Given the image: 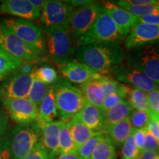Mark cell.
Instances as JSON below:
<instances>
[{
    "mask_svg": "<svg viewBox=\"0 0 159 159\" xmlns=\"http://www.w3.org/2000/svg\"><path fill=\"white\" fill-rule=\"evenodd\" d=\"M125 52L119 43H102L80 45L75 49L76 61L86 65L102 75H107L111 69L123 62Z\"/></svg>",
    "mask_w": 159,
    "mask_h": 159,
    "instance_id": "1",
    "label": "cell"
},
{
    "mask_svg": "<svg viewBox=\"0 0 159 159\" xmlns=\"http://www.w3.org/2000/svg\"><path fill=\"white\" fill-rule=\"evenodd\" d=\"M46 44V53L52 62L59 67L73 61L75 47L71 39L69 27H43Z\"/></svg>",
    "mask_w": 159,
    "mask_h": 159,
    "instance_id": "2",
    "label": "cell"
},
{
    "mask_svg": "<svg viewBox=\"0 0 159 159\" xmlns=\"http://www.w3.org/2000/svg\"><path fill=\"white\" fill-rule=\"evenodd\" d=\"M53 85L57 116L61 121H69L78 114L85 103V99L78 87L58 77Z\"/></svg>",
    "mask_w": 159,
    "mask_h": 159,
    "instance_id": "3",
    "label": "cell"
},
{
    "mask_svg": "<svg viewBox=\"0 0 159 159\" xmlns=\"http://www.w3.org/2000/svg\"><path fill=\"white\" fill-rule=\"evenodd\" d=\"M124 39L106 8L103 5L100 13L87 33L81 38L80 45L102 43H119Z\"/></svg>",
    "mask_w": 159,
    "mask_h": 159,
    "instance_id": "4",
    "label": "cell"
},
{
    "mask_svg": "<svg viewBox=\"0 0 159 159\" xmlns=\"http://www.w3.org/2000/svg\"><path fill=\"white\" fill-rule=\"evenodd\" d=\"M41 131L35 122L18 125L9 136L10 148L13 159H23L39 144Z\"/></svg>",
    "mask_w": 159,
    "mask_h": 159,
    "instance_id": "5",
    "label": "cell"
},
{
    "mask_svg": "<svg viewBox=\"0 0 159 159\" xmlns=\"http://www.w3.org/2000/svg\"><path fill=\"white\" fill-rule=\"evenodd\" d=\"M0 48L25 63L36 62L43 56L40 52L17 37L2 20H0Z\"/></svg>",
    "mask_w": 159,
    "mask_h": 159,
    "instance_id": "6",
    "label": "cell"
},
{
    "mask_svg": "<svg viewBox=\"0 0 159 159\" xmlns=\"http://www.w3.org/2000/svg\"><path fill=\"white\" fill-rule=\"evenodd\" d=\"M138 49L128 57L127 62L159 85V42Z\"/></svg>",
    "mask_w": 159,
    "mask_h": 159,
    "instance_id": "7",
    "label": "cell"
},
{
    "mask_svg": "<svg viewBox=\"0 0 159 159\" xmlns=\"http://www.w3.org/2000/svg\"><path fill=\"white\" fill-rule=\"evenodd\" d=\"M14 34L21 41L38 50L46 54V44L42 29L28 20L19 18H5L2 19Z\"/></svg>",
    "mask_w": 159,
    "mask_h": 159,
    "instance_id": "8",
    "label": "cell"
},
{
    "mask_svg": "<svg viewBox=\"0 0 159 159\" xmlns=\"http://www.w3.org/2000/svg\"><path fill=\"white\" fill-rule=\"evenodd\" d=\"M102 7V3L94 2L74 10L69 24L71 39L79 42L96 21Z\"/></svg>",
    "mask_w": 159,
    "mask_h": 159,
    "instance_id": "9",
    "label": "cell"
},
{
    "mask_svg": "<svg viewBox=\"0 0 159 159\" xmlns=\"http://www.w3.org/2000/svg\"><path fill=\"white\" fill-rule=\"evenodd\" d=\"M74 9L66 1L47 0L41 12L40 20L44 27H69Z\"/></svg>",
    "mask_w": 159,
    "mask_h": 159,
    "instance_id": "10",
    "label": "cell"
},
{
    "mask_svg": "<svg viewBox=\"0 0 159 159\" xmlns=\"http://www.w3.org/2000/svg\"><path fill=\"white\" fill-rule=\"evenodd\" d=\"M111 72L119 83H127L133 88L139 89L145 93L159 89V85L142 71L134 68L128 62H122L116 66L111 69Z\"/></svg>",
    "mask_w": 159,
    "mask_h": 159,
    "instance_id": "11",
    "label": "cell"
},
{
    "mask_svg": "<svg viewBox=\"0 0 159 159\" xmlns=\"http://www.w3.org/2000/svg\"><path fill=\"white\" fill-rule=\"evenodd\" d=\"M33 73L24 75L16 71L0 84V101L9 99H26L33 83Z\"/></svg>",
    "mask_w": 159,
    "mask_h": 159,
    "instance_id": "12",
    "label": "cell"
},
{
    "mask_svg": "<svg viewBox=\"0 0 159 159\" xmlns=\"http://www.w3.org/2000/svg\"><path fill=\"white\" fill-rule=\"evenodd\" d=\"M2 103L7 114L18 125L29 124L37 119L39 107L28 99H9Z\"/></svg>",
    "mask_w": 159,
    "mask_h": 159,
    "instance_id": "13",
    "label": "cell"
},
{
    "mask_svg": "<svg viewBox=\"0 0 159 159\" xmlns=\"http://www.w3.org/2000/svg\"><path fill=\"white\" fill-rule=\"evenodd\" d=\"M159 42V25L139 22L131 30L125 39V47L128 49L140 48Z\"/></svg>",
    "mask_w": 159,
    "mask_h": 159,
    "instance_id": "14",
    "label": "cell"
},
{
    "mask_svg": "<svg viewBox=\"0 0 159 159\" xmlns=\"http://www.w3.org/2000/svg\"><path fill=\"white\" fill-rule=\"evenodd\" d=\"M60 72L63 78L69 83L79 85L102 75L76 60L60 67Z\"/></svg>",
    "mask_w": 159,
    "mask_h": 159,
    "instance_id": "15",
    "label": "cell"
},
{
    "mask_svg": "<svg viewBox=\"0 0 159 159\" xmlns=\"http://www.w3.org/2000/svg\"><path fill=\"white\" fill-rule=\"evenodd\" d=\"M0 12L28 21L37 19L41 16V11L35 8L30 0H3L1 1Z\"/></svg>",
    "mask_w": 159,
    "mask_h": 159,
    "instance_id": "16",
    "label": "cell"
},
{
    "mask_svg": "<svg viewBox=\"0 0 159 159\" xmlns=\"http://www.w3.org/2000/svg\"><path fill=\"white\" fill-rule=\"evenodd\" d=\"M102 5L110 14L111 19L116 24L122 36L125 38L129 35L135 25L139 23V18L134 16L122 7H119L113 2L105 1Z\"/></svg>",
    "mask_w": 159,
    "mask_h": 159,
    "instance_id": "17",
    "label": "cell"
},
{
    "mask_svg": "<svg viewBox=\"0 0 159 159\" xmlns=\"http://www.w3.org/2000/svg\"><path fill=\"white\" fill-rule=\"evenodd\" d=\"M61 121H55L44 125L41 129L40 143L47 151L50 159H55L61 154L59 148L58 135Z\"/></svg>",
    "mask_w": 159,
    "mask_h": 159,
    "instance_id": "18",
    "label": "cell"
},
{
    "mask_svg": "<svg viewBox=\"0 0 159 159\" xmlns=\"http://www.w3.org/2000/svg\"><path fill=\"white\" fill-rule=\"evenodd\" d=\"M76 116L83 124L94 132L105 134L107 125L103 116V112L100 108L85 101L83 108L76 114Z\"/></svg>",
    "mask_w": 159,
    "mask_h": 159,
    "instance_id": "19",
    "label": "cell"
},
{
    "mask_svg": "<svg viewBox=\"0 0 159 159\" xmlns=\"http://www.w3.org/2000/svg\"><path fill=\"white\" fill-rule=\"evenodd\" d=\"M56 117L58 116L55 100L54 89L53 85H52L49 92L39 106L36 122L40 129H41L44 125L55 122Z\"/></svg>",
    "mask_w": 159,
    "mask_h": 159,
    "instance_id": "20",
    "label": "cell"
},
{
    "mask_svg": "<svg viewBox=\"0 0 159 159\" xmlns=\"http://www.w3.org/2000/svg\"><path fill=\"white\" fill-rule=\"evenodd\" d=\"M100 77L91 79L80 85L79 87L83 97H85V101L99 108L102 107L105 97Z\"/></svg>",
    "mask_w": 159,
    "mask_h": 159,
    "instance_id": "21",
    "label": "cell"
},
{
    "mask_svg": "<svg viewBox=\"0 0 159 159\" xmlns=\"http://www.w3.org/2000/svg\"><path fill=\"white\" fill-rule=\"evenodd\" d=\"M132 124L130 117L121 122L108 125L105 130V134L111 139L113 144L116 146H122L133 132Z\"/></svg>",
    "mask_w": 159,
    "mask_h": 159,
    "instance_id": "22",
    "label": "cell"
},
{
    "mask_svg": "<svg viewBox=\"0 0 159 159\" xmlns=\"http://www.w3.org/2000/svg\"><path fill=\"white\" fill-rule=\"evenodd\" d=\"M69 125V130L77 150L81 145L86 142L91 137L95 136L97 133L94 132L85 124L81 122L75 115L68 121Z\"/></svg>",
    "mask_w": 159,
    "mask_h": 159,
    "instance_id": "23",
    "label": "cell"
},
{
    "mask_svg": "<svg viewBox=\"0 0 159 159\" xmlns=\"http://www.w3.org/2000/svg\"><path fill=\"white\" fill-rule=\"evenodd\" d=\"M134 109L131 107L130 104L128 100L125 99L119 104L103 112V116L107 127L130 117Z\"/></svg>",
    "mask_w": 159,
    "mask_h": 159,
    "instance_id": "24",
    "label": "cell"
},
{
    "mask_svg": "<svg viewBox=\"0 0 159 159\" xmlns=\"http://www.w3.org/2000/svg\"><path fill=\"white\" fill-rule=\"evenodd\" d=\"M116 148L111 140L104 134L91 154V159H116Z\"/></svg>",
    "mask_w": 159,
    "mask_h": 159,
    "instance_id": "25",
    "label": "cell"
},
{
    "mask_svg": "<svg viewBox=\"0 0 159 159\" xmlns=\"http://www.w3.org/2000/svg\"><path fill=\"white\" fill-rule=\"evenodd\" d=\"M25 63L0 48V81L15 72Z\"/></svg>",
    "mask_w": 159,
    "mask_h": 159,
    "instance_id": "26",
    "label": "cell"
},
{
    "mask_svg": "<svg viewBox=\"0 0 159 159\" xmlns=\"http://www.w3.org/2000/svg\"><path fill=\"white\" fill-rule=\"evenodd\" d=\"M126 100L128 101L134 110L150 111L146 93L129 85H126Z\"/></svg>",
    "mask_w": 159,
    "mask_h": 159,
    "instance_id": "27",
    "label": "cell"
},
{
    "mask_svg": "<svg viewBox=\"0 0 159 159\" xmlns=\"http://www.w3.org/2000/svg\"><path fill=\"white\" fill-rule=\"evenodd\" d=\"M59 148L61 154L76 152L77 148L71 136L68 121H61L58 135Z\"/></svg>",
    "mask_w": 159,
    "mask_h": 159,
    "instance_id": "28",
    "label": "cell"
},
{
    "mask_svg": "<svg viewBox=\"0 0 159 159\" xmlns=\"http://www.w3.org/2000/svg\"><path fill=\"white\" fill-rule=\"evenodd\" d=\"M33 83H32L30 90L27 99L34 103L38 107L42 102L43 98L49 92L51 85L45 84L41 81L33 72Z\"/></svg>",
    "mask_w": 159,
    "mask_h": 159,
    "instance_id": "29",
    "label": "cell"
},
{
    "mask_svg": "<svg viewBox=\"0 0 159 159\" xmlns=\"http://www.w3.org/2000/svg\"><path fill=\"white\" fill-rule=\"evenodd\" d=\"M119 7H122L130 14L136 17H142L148 15L159 14V7L156 5H144V6H131L127 5L124 0L116 2Z\"/></svg>",
    "mask_w": 159,
    "mask_h": 159,
    "instance_id": "30",
    "label": "cell"
},
{
    "mask_svg": "<svg viewBox=\"0 0 159 159\" xmlns=\"http://www.w3.org/2000/svg\"><path fill=\"white\" fill-rule=\"evenodd\" d=\"M100 80L102 84L105 97L116 92L123 93V94H126L127 97L126 85L119 83L118 80L108 76V75H101Z\"/></svg>",
    "mask_w": 159,
    "mask_h": 159,
    "instance_id": "31",
    "label": "cell"
},
{
    "mask_svg": "<svg viewBox=\"0 0 159 159\" xmlns=\"http://www.w3.org/2000/svg\"><path fill=\"white\" fill-rule=\"evenodd\" d=\"M33 72L40 80L49 85L54 84L58 78L56 70L49 66H41L39 68H35Z\"/></svg>",
    "mask_w": 159,
    "mask_h": 159,
    "instance_id": "32",
    "label": "cell"
},
{
    "mask_svg": "<svg viewBox=\"0 0 159 159\" xmlns=\"http://www.w3.org/2000/svg\"><path fill=\"white\" fill-rule=\"evenodd\" d=\"M103 135L104 133H97L95 136L91 137L86 142L77 148L76 152L80 159H88L91 158L93 151L98 144L99 141L102 139Z\"/></svg>",
    "mask_w": 159,
    "mask_h": 159,
    "instance_id": "33",
    "label": "cell"
},
{
    "mask_svg": "<svg viewBox=\"0 0 159 159\" xmlns=\"http://www.w3.org/2000/svg\"><path fill=\"white\" fill-rule=\"evenodd\" d=\"M130 119L134 129H146L150 121V111L134 110Z\"/></svg>",
    "mask_w": 159,
    "mask_h": 159,
    "instance_id": "34",
    "label": "cell"
},
{
    "mask_svg": "<svg viewBox=\"0 0 159 159\" xmlns=\"http://www.w3.org/2000/svg\"><path fill=\"white\" fill-rule=\"evenodd\" d=\"M139 152H140L135 142L134 134L132 132V134L123 144L122 158V159H137Z\"/></svg>",
    "mask_w": 159,
    "mask_h": 159,
    "instance_id": "35",
    "label": "cell"
},
{
    "mask_svg": "<svg viewBox=\"0 0 159 159\" xmlns=\"http://www.w3.org/2000/svg\"><path fill=\"white\" fill-rule=\"evenodd\" d=\"M125 99H126V94H123V93L116 92L108 95V96L105 97L102 107L100 108L101 111L102 112H105V111H108V109L113 108L115 105L123 102Z\"/></svg>",
    "mask_w": 159,
    "mask_h": 159,
    "instance_id": "36",
    "label": "cell"
},
{
    "mask_svg": "<svg viewBox=\"0 0 159 159\" xmlns=\"http://www.w3.org/2000/svg\"><path fill=\"white\" fill-rule=\"evenodd\" d=\"M150 111L159 116V89L146 93Z\"/></svg>",
    "mask_w": 159,
    "mask_h": 159,
    "instance_id": "37",
    "label": "cell"
},
{
    "mask_svg": "<svg viewBox=\"0 0 159 159\" xmlns=\"http://www.w3.org/2000/svg\"><path fill=\"white\" fill-rule=\"evenodd\" d=\"M23 159H50L41 143L38 144L35 148L27 155Z\"/></svg>",
    "mask_w": 159,
    "mask_h": 159,
    "instance_id": "38",
    "label": "cell"
},
{
    "mask_svg": "<svg viewBox=\"0 0 159 159\" xmlns=\"http://www.w3.org/2000/svg\"><path fill=\"white\" fill-rule=\"evenodd\" d=\"M0 159H12L9 136L0 139Z\"/></svg>",
    "mask_w": 159,
    "mask_h": 159,
    "instance_id": "39",
    "label": "cell"
},
{
    "mask_svg": "<svg viewBox=\"0 0 159 159\" xmlns=\"http://www.w3.org/2000/svg\"><path fill=\"white\" fill-rule=\"evenodd\" d=\"M146 129L159 141V116L150 112V121Z\"/></svg>",
    "mask_w": 159,
    "mask_h": 159,
    "instance_id": "40",
    "label": "cell"
},
{
    "mask_svg": "<svg viewBox=\"0 0 159 159\" xmlns=\"http://www.w3.org/2000/svg\"><path fill=\"white\" fill-rule=\"evenodd\" d=\"M133 134L135 139V142L138 148L139 152L144 150L145 142V135H146V129H133Z\"/></svg>",
    "mask_w": 159,
    "mask_h": 159,
    "instance_id": "41",
    "label": "cell"
},
{
    "mask_svg": "<svg viewBox=\"0 0 159 159\" xmlns=\"http://www.w3.org/2000/svg\"><path fill=\"white\" fill-rule=\"evenodd\" d=\"M144 150L151 151H158V141L150 134L146 129V135H145V142H144Z\"/></svg>",
    "mask_w": 159,
    "mask_h": 159,
    "instance_id": "42",
    "label": "cell"
},
{
    "mask_svg": "<svg viewBox=\"0 0 159 159\" xmlns=\"http://www.w3.org/2000/svg\"><path fill=\"white\" fill-rule=\"evenodd\" d=\"M8 127V117L5 111L0 107V139L5 136Z\"/></svg>",
    "mask_w": 159,
    "mask_h": 159,
    "instance_id": "43",
    "label": "cell"
},
{
    "mask_svg": "<svg viewBox=\"0 0 159 159\" xmlns=\"http://www.w3.org/2000/svg\"><path fill=\"white\" fill-rule=\"evenodd\" d=\"M139 22L152 25H159V14L148 15L139 18Z\"/></svg>",
    "mask_w": 159,
    "mask_h": 159,
    "instance_id": "44",
    "label": "cell"
},
{
    "mask_svg": "<svg viewBox=\"0 0 159 159\" xmlns=\"http://www.w3.org/2000/svg\"><path fill=\"white\" fill-rule=\"evenodd\" d=\"M127 5L131 6L156 5L158 0H124Z\"/></svg>",
    "mask_w": 159,
    "mask_h": 159,
    "instance_id": "45",
    "label": "cell"
},
{
    "mask_svg": "<svg viewBox=\"0 0 159 159\" xmlns=\"http://www.w3.org/2000/svg\"><path fill=\"white\" fill-rule=\"evenodd\" d=\"M137 159H159V153L156 151L144 150L139 152Z\"/></svg>",
    "mask_w": 159,
    "mask_h": 159,
    "instance_id": "46",
    "label": "cell"
},
{
    "mask_svg": "<svg viewBox=\"0 0 159 159\" xmlns=\"http://www.w3.org/2000/svg\"><path fill=\"white\" fill-rule=\"evenodd\" d=\"M67 3H69L71 7H80L83 6L87 5L89 4L94 2V1H89V0H70V1H66Z\"/></svg>",
    "mask_w": 159,
    "mask_h": 159,
    "instance_id": "47",
    "label": "cell"
},
{
    "mask_svg": "<svg viewBox=\"0 0 159 159\" xmlns=\"http://www.w3.org/2000/svg\"><path fill=\"white\" fill-rule=\"evenodd\" d=\"M55 159H80L77 152L60 154Z\"/></svg>",
    "mask_w": 159,
    "mask_h": 159,
    "instance_id": "48",
    "label": "cell"
},
{
    "mask_svg": "<svg viewBox=\"0 0 159 159\" xmlns=\"http://www.w3.org/2000/svg\"><path fill=\"white\" fill-rule=\"evenodd\" d=\"M30 2L35 8H37L39 11L41 12L46 1H44V0H30Z\"/></svg>",
    "mask_w": 159,
    "mask_h": 159,
    "instance_id": "49",
    "label": "cell"
},
{
    "mask_svg": "<svg viewBox=\"0 0 159 159\" xmlns=\"http://www.w3.org/2000/svg\"><path fill=\"white\" fill-rule=\"evenodd\" d=\"M156 6H157V7H159V0H158V2H157Z\"/></svg>",
    "mask_w": 159,
    "mask_h": 159,
    "instance_id": "50",
    "label": "cell"
},
{
    "mask_svg": "<svg viewBox=\"0 0 159 159\" xmlns=\"http://www.w3.org/2000/svg\"><path fill=\"white\" fill-rule=\"evenodd\" d=\"M158 151H159V141H158Z\"/></svg>",
    "mask_w": 159,
    "mask_h": 159,
    "instance_id": "51",
    "label": "cell"
},
{
    "mask_svg": "<svg viewBox=\"0 0 159 159\" xmlns=\"http://www.w3.org/2000/svg\"><path fill=\"white\" fill-rule=\"evenodd\" d=\"M88 159H91V158H88Z\"/></svg>",
    "mask_w": 159,
    "mask_h": 159,
    "instance_id": "52",
    "label": "cell"
}]
</instances>
